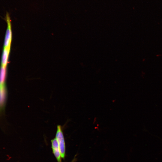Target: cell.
<instances>
[{
  "mask_svg": "<svg viewBox=\"0 0 162 162\" xmlns=\"http://www.w3.org/2000/svg\"><path fill=\"white\" fill-rule=\"evenodd\" d=\"M6 20L7 27L6 29L3 48H10L12 38L11 20L9 14L7 13Z\"/></svg>",
  "mask_w": 162,
  "mask_h": 162,
  "instance_id": "3",
  "label": "cell"
},
{
  "mask_svg": "<svg viewBox=\"0 0 162 162\" xmlns=\"http://www.w3.org/2000/svg\"><path fill=\"white\" fill-rule=\"evenodd\" d=\"M55 138L58 143L62 158L64 159L65 156V144L62 126L60 125L57 126Z\"/></svg>",
  "mask_w": 162,
  "mask_h": 162,
  "instance_id": "2",
  "label": "cell"
},
{
  "mask_svg": "<svg viewBox=\"0 0 162 162\" xmlns=\"http://www.w3.org/2000/svg\"><path fill=\"white\" fill-rule=\"evenodd\" d=\"M7 67H0V114L3 112L7 98L6 78Z\"/></svg>",
  "mask_w": 162,
  "mask_h": 162,
  "instance_id": "1",
  "label": "cell"
},
{
  "mask_svg": "<svg viewBox=\"0 0 162 162\" xmlns=\"http://www.w3.org/2000/svg\"><path fill=\"white\" fill-rule=\"evenodd\" d=\"M10 48H3L1 59V66L7 67L8 63V59Z\"/></svg>",
  "mask_w": 162,
  "mask_h": 162,
  "instance_id": "5",
  "label": "cell"
},
{
  "mask_svg": "<svg viewBox=\"0 0 162 162\" xmlns=\"http://www.w3.org/2000/svg\"><path fill=\"white\" fill-rule=\"evenodd\" d=\"M52 152L58 162H62V157L57 141L55 137L51 140Z\"/></svg>",
  "mask_w": 162,
  "mask_h": 162,
  "instance_id": "4",
  "label": "cell"
}]
</instances>
